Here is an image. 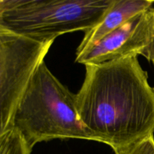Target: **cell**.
Here are the masks:
<instances>
[{"label":"cell","instance_id":"4","mask_svg":"<svg viewBox=\"0 0 154 154\" xmlns=\"http://www.w3.org/2000/svg\"><path fill=\"white\" fill-rule=\"evenodd\" d=\"M54 42L0 29V134L11 128L18 103Z\"/></svg>","mask_w":154,"mask_h":154},{"label":"cell","instance_id":"1","mask_svg":"<svg viewBox=\"0 0 154 154\" xmlns=\"http://www.w3.org/2000/svg\"><path fill=\"white\" fill-rule=\"evenodd\" d=\"M85 66L76 106L96 141L114 150L153 135L154 88L138 56Z\"/></svg>","mask_w":154,"mask_h":154},{"label":"cell","instance_id":"8","mask_svg":"<svg viewBox=\"0 0 154 154\" xmlns=\"http://www.w3.org/2000/svg\"><path fill=\"white\" fill-rule=\"evenodd\" d=\"M115 154H154V137H147L127 147L114 150Z\"/></svg>","mask_w":154,"mask_h":154},{"label":"cell","instance_id":"7","mask_svg":"<svg viewBox=\"0 0 154 154\" xmlns=\"http://www.w3.org/2000/svg\"><path fill=\"white\" fill-rule=\"evenodd\" d=\"M29 146L22 134L11 127L0 134V154H31Z\"/></svg>","mask_w":154,"mask_h":154},{"label":"cell","instance_id":"2","mask_svg":"<svg viewBox=\"0 0 154 154\" xmlns=\"http://www.w3.org/2000/svg\"><path fill=\"white\" fill-rule=\"evenodd\" d=\"M11 127L22 134L32 149L38 143L54 139L96 141L80 120L76 95L51 73L45 62L21 97Z\"/></svg>","mask_w":154,"mask_h":154},{"label":"cell","instance_id":"3","mask_svg":"<svg viewBox=\"0 0 154 154\" xmlns=\"http://www.w3.org/2000/svg\"><path fill=\"white\" fill-rule=\"evenodd\" d=\"M114 0H0V29L40 42L97 25Z\"/></svg>","mask_w":154,"mask_h":154},{"label":"cell","instance_id":"6","mask_svg":"<svg viewBox=\"0 0 154 154\" xmlns=\"http://www.w3.org/2000/svg\"><path fill=\"white\" fill-rule=\"evenodd\" d=\"M152 0H114L102 20L90 29L84 32V36L77 49V54L103 38L105 35L123 25L138 14L153 6Z\"/></svg>","mask_w":154,"mask_h":154},{"label":"cell","instance_id":"9","mask_svg":"<svg viewBox=\"0 0 154 154\" xmlns=\"http://www.w3.org/2000/svg\"><path fill=\"white\" fill-rule=\"evenodd\" d=\"M141 55L151 62L154 66V6L150 9V28L147 45L141 51Z\"/></svg>","mask_w":154,"mask_h":154},{"label":"cell","instance_id":"5","mask_svg":"<svg viewBox=\"0 0 154 154\" xmlns=\"http://www.w3.org/2000/svg\"><path fill=\"white\" fill-rule=\"evenodd\" d=\"M150 8L135 15L103 38L76 54V62L97 65L127 56L141 55L148 40Z\"/></svg>","mask_w":154,"mask_h":154}]
</instances>
